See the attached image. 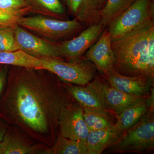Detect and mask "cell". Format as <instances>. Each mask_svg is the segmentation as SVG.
Segmentation results:
<instances>
[{
    "label": "cell",
    "instance_id": "6da1fadb",
    "mask_svg": "<svg viewBox=\"0 0 154 154\" xmlns=\"http://www.w3.org/2000/svg\"><path fill=\"white\" fill-rule=\"evenodd\" d=\"M0 101V118L35 135H57L61 111L74 102L64 84L48 80L40 69L16 66Z\"/></svg>",
    "mask_w": 154,
    "mask_h": 154
},
{
    "label": "cell",
    "instance_id": "7a4b0ae2",
    "mask_svg": "<svg viewBox=\"0 0 154 154\" xmlns=\"http://www.w3.org/2000/svg\"><path fill=\"white\" fill-rule=\"evenodd\" d=\"M111 46L116 71L125 75L154 79V22L112 40Z\"/></svg>",
    "mask_w": 154,
    "mask_h": 154
},
{
    "label": "cell",
    "instance_id": "3957f363",
    "mask_svg": "<svg viewBox=\"0 0 154 154\" xmlns=\"http://www.w3.org/2000/svg\"><path fill=\"white\" fill-rule=\"evenodd\" d=\"M108 149L112 152L143 153L154 149V107L140 121L124 132L121 138Z\"/></svg>",
    "mask_w": 154,
    "mask_h": 154
},
{
    "label": "cell",
    "instance_id": "277c9868",
    "mask_svg": "<svg viewBox=\"0 0 154 154\" xmlns=\"http://www.w3.org/2000/svg\"><path fill=\"white\" fill-rule=\"evenodd\" d=\"M17 24L53 41L67 38L83 29L81 22L76 19L64 21L38 15L20 17L17 19Z\"/></svg>",
    "mask_w": 154,
    "mask_h": 154
},
{
    "label": "cell",
    "instance_id": "5b68a950",
    "mask_svg": "<svg viewBox=\"0 0 154 154\" xmlns=\"http://www.w3.org/2000/svg\"><path fill=\"white\" fill-rule=\"evenodd\" d=\"M154 0H137L108 27L112 40L153 22Z\"/></svg>",
    "mask_w": 154,
    "mask_h": 154
},
{
    "label": "cell",
    "instance_id": "8992f818",
    "mask_svg": "<svg viewBox=\"0 0 154 154\" xmlns=\"http://www.w3.org/2000/svg\"><path fill=\"white\" fill-rule=\"evenodd\" d=\"M40 59L43 69L54 74L66 82L85 86L95 77V67L85 59L69 62L59 58Z\"/></svg>",
    "mask_w": 154,
    "mask_h": 154
},
{
    "label": "cell",
    "instance_id": "52a82bcc",
    "mask_svg": "<svg viewBox=\"0 0 154 154\" xmlns=\"http://www.w3.org/2000/svg\"><path fill=\"white\" fill-rule=\"evenodd\" d=\"M105 27L100 23L90 25L76 37L55 43L58 53L69 61L80 60L101 35Z\"/></svg>",
    "mask_w": 154,
    "mask_h": 154
},
{
    "label": "cell",
    "instance_id": "ba28073f",
    "mask_svg": "<svg viewBox=\"0 0 154 154\" xmlns=\"http://www.w3.org/2000/svg\"><path fill=\"white\" fill-rule=\"evenodd\" d=\"M59 135L86 141L89 131L83 117V108L78 103L71 102L61 111L59 120Z\"/></svg>",
    "mask_w": 154,
    "mask_h": 154
},
{
    "label": "cell",
    "instance_id": "9c48e42d",
    "mask_svg": "<svg viewBox=\"0 0 154 154\" xmlns=\"http://www.w3.org/2000/svg\"><path fill=\"white\" fill-rule=\"evenodd\" d=\"M14 31L18 49L38 59H61L55 43L36 36L17 24Z\"/></svg>",
    "mask_w": 154,
    "mask_h": 154
},
{
    "label": "cell",
    "instance_id": "30bf717a",
    "mask_svg": "<svg viewBox=\"0 0 154 154\" xmlns=\"http://www.w3.org/2000/svg\"><path fill=\"white\" fill-rule=\"evenodd\" d=\"M65 85L69 94L83 108H97L109 111L105 98L107 84L99 78H96L85 86L72 84Z\"/></svg>",
    "mask_w": 154,
    "mask_h": 154
},
{
    "label": "cell",
    "instance_id": "8fae6325",
    "mask_svg": "<svg viewBox=\"0 0 154 154\" xmlns=\"http://www.w3.org/2000/svg\"><path fill=\"white\" fill-rule=\"evenodd\" d=\"M104 74L110 86L131 95L148 97L153 88V78L125 75L114 69Z\"/></svg>",
    "mask_w": 154,
    "mask_h": 154
},
{
    "label": "cell",
    "instance_id": "7c38bea8",
    "mask_svg": "<svg viewBox=\"0 0 154 154\" xmlns=\"http://www.w3.org/2000/svg\"><path fill=\"white\" fill-rule=\"evenodd\" d=\"M97 42L88 50L84 59L92 62L105 74L114 69L115 59L112 46L111 36L105 28Z\"/></svg>",
    "mask_w": 154,
    "mask_h": 154
},
{
    "label": "cell",
    "instance_id": "4fadbf2b",
    "mask_svg": "<svg viewBox=\"0 0 154 154\" xmlns=\"http://www.w3.org/2000/svg\"><path fill=\"white\" fill-rule=\"evenodd\" d=\"M70 14L80 22L90 25L100 20L102 7L98 0H65Z\"/></svg>",
    "mask_w": 154,
    "mask_h": 154
},
{
    "label": "cell",
    "instance_id": "5bb4252c",
    "mask_svg": "<svg viewBox=\"0 0 154 154\" xmlns=\"http://www.w3.org/2000/svg\"><path fill=\"white\" fill-rule=\"evenodd\" d=\"M154 95L153 88L149 96L143 101L115 115L116 127L124 132L136 124L151 107H154Z\"/></svg>",
    "mask_w": 154,
    "mask_h": 154
},
{
    "label": "cell",
    "instance_id": "9a60e30c",
    "mask_svg": "<svg viewBox=\"0 0 154 154\" xmlns=\"http://www.w3.org/2000/svg\"><path fill=\"white\" fill-rule=\"evenodd\" d=\"M123 133L115 126L89 131L86 139L88 154H102L119 140Z\"/></svg>",
    "mask_w": 154,
    "mask_h": 154
},
{
    "label": "cell",
    "instance_id": "2e32d148",
    "mask_svg": "<svg viewBox=\"0 0 154 154\" xmlns=\"http://www.w3.org/2000/svg\"><path fill=\"white\" fill-rule=\"evenodd\" d=\"M148 97L131 95L117 90L107 84L105 88L106 105L109 112L114 115L119 114L128 108L140 103Z\"/></svg>",
    "mask_w": 154,
    "mask_h": 154
},
{
    "label": "cell",
    "instance_id": "e0dca14e",
    "mask_svg": "<svg viewBox=\"0 0 154 154\" xmlns=\"http://www.w3.org/2000/svg\"><path fill=\"white\" fill-rule=\"evenodd\" d=\"M0 65L27 69H43L41 59L33 57L20 50L0 51Z\"/></svg>",
    "mask_w": 154,
    "mask_h": 154
},
{
    "label": "cell",
    "instance_id": "ac0fdd59",
    "mask_svg": "<svg viewBox=\"0 0 154 154\" xmlns=\"http://www.w3.org/2000/svg\"><path fill=\"white\" fill-rule=\"evenodd\" d=\"M109 111L97 108H83V117L89 131L115 126Z\"/></svg>",
    "mask_w": 154,
    "mask_h": 154
},
{
    "label": "cell",
    "instance_id": "d6986e66",
    "mask_svg": "<svg viewBox=\"0 0 154 154\" xmlns=\"http://www.w3.org/2000/svg\"><path fill=\"white\" fill-rule=\"evenodd\" d=\"M31 13L58 19L64 14L60 0H25Z\"/></svg>",
    "mask_w": 154,
    "mask_h": 154
},
{
    "label": "cell",
    "instance_id": "ffe728a7",
    "mask_svg": "<svg viewBox=\"0 0 154 154\" xmlns=\"http://www.w3.org/2000/svg\"><path fill=\"white\" fill-rule=\"evenodd\" d=\"M137 0H106L100 11L99 22L107 28Z\"/></svg>",
    "mask_w": 154,
    "mask_h": 154
},
{
    "label": "cell",
    "instance_id": "44dd1931",
    "mask_svg": "<svg viewBox=\"0 0 154 154\" xmlns=\"http://www.w3.org/2000/svg\"><path fill=\"white\" fill-rule=\"evenodd\" d=\"M50 154H89L86 141L73 140L59 135Z\"/></svg>",
    "mask_w": 154,
    "mask_h": 154
},
{
    "label": "cell",
    "instance_id": "7402d4cb",
    "mask_svg": "<svg viewBox=\"0 0 154 154\" xmlns=\"http://www.w3.org/2000/svg\"><path fill=\"white\" fill-rule=\"evenodd\" d=\"M31 148L10 133H5L0 144V154L30 153Z\"/></svg>",
    "mask_w": 154,
    "mask_h": 154
},
{
    "label": "cell",
    "instance_id": "603a6c76",
    "mask_svg": "<svg viewBox=\"0 0 154 154\" xmlns=\"http://www.w3.org/2000/svg\"><path fill=\"white\" fill-rule=\"evenodd\" d=\"M0 11L18 18L31 13L25 0H0Z\"/></svg>",
    "mask_w": 154,
    "mask_h": 154
},
{
    "label": "cell",
    "instance_id": "cb8c5ba5",
    "mask_svg": "<svg viewBox=\"0 0 154 154\" xmlns=\"http://www.w3.org/2000/svg\"><path fill=\"white\" fill-rule=\"evenodd\" d=\"M15 26L0 25V51H13L19 50L15 38Z\"/></svg>",
    "mask_w": 154,
    "mask_h": 154
},
{
    "label": "cell",
    "instance_id": "d4e9b609",
    "mask_svg": "<svg viewBox=\"0 0 154 154\" xmlns=\"http://www.w3.org/2000/svg\"><path fill=\"white\" fill-rule=\"evenodd\" d=\"M18 18L0 11V25L14 26L17 25Z\"/></svg>",
    "mask_w": 154,
    "mask_h": 154
},
{
    "label": "cell",
    "instance_id": "484cf974",
    "mask_svg": "<svg viewBox=\"0 0 154 154\" xmlns=\"http://www.w3.org/2000/svg\"><path fill=\"white\" fill-rule=\"evenodd\" d=\"M7 65L0 68V98L5 90L8 76V69Z\"/></svg>",
    "mask_w": 154,
    "mask_h": 154
},
{
    "label": "cell",
    "instance_id": "4316f807",
    "mask_svg": "<svg viewBox=\"0 0 154 154\" xmlns=\"http://www.w3.org/2000/svg\"><path fill=\"white\" fill-rule=\"evenodd\" d=\"M5 133L6 131L5 127L0 123V144L2 141Z\"/></svg>",
    "mask_w": 154,
    "mask_h": 154
},
{
    "label": "cell",
    "instance_id": "83f0119b",
    "mask_svg": "<svg viewBox=\"0 0 154 154\" xmlns=\"http://www.w3.org/2000/svg\"><path fill=\"white\" fill-rule=\"evenodd\" d=\"M106 0H98V2L100 4V6L101 7H103V5L105 4V2H106Z\"/></svg>",
    "mask_w": 154,
    "mask_h": 154
},
{
    "label": "cell",
    "instance_id": "f1b7e54d",
    "mask_svg": "<svg viewBox=\"0 0 154 154\" xmlns=\"http://www.w3.org/2000/svg\"><path fill=\"white\" fill-rule=\"evenodd\" d=\"M63 2H64L65 0H63Z\"/></svg>",
    "mask_w": 154,
    "mask_h": 154
}]
</instances>
